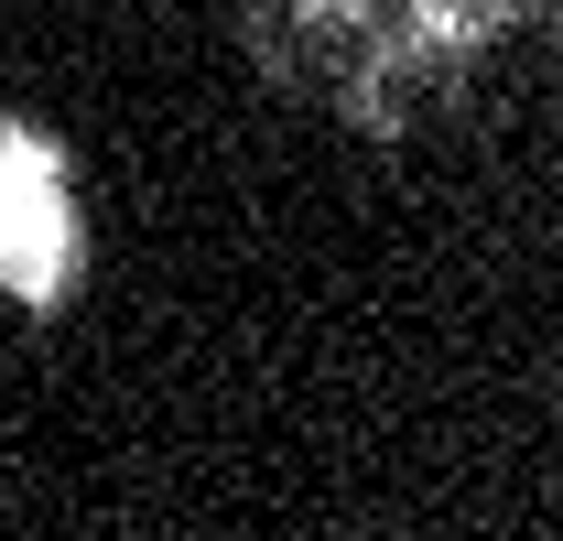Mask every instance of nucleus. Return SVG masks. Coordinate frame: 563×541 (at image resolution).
Returning <instances> with one entry per match:
<instances>
[{
  "instance_id": "f257e3e1",
  "label": "nucleus",
  "mask_w": 563,
  "mask_h": 541,
  "mask_svg": "<svg viewBox=\"0 0 563 541\" xmlns=\"http://www.w3.org/2000/svg\"><path fill=\"white\" fill-rule=\"evenodd\" d=\"M55 261H66V206L44 152H0V281L55 292Z\"/></svg>"
}]
</instances>
